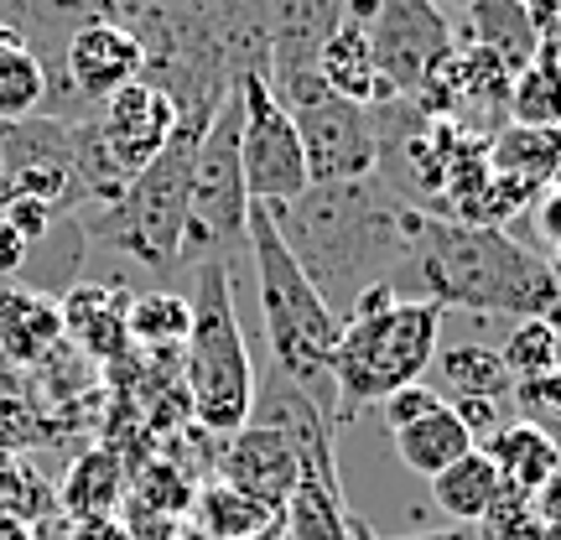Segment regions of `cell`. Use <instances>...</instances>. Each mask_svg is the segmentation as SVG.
<instances>
[{
    "label": "cell",
    "instance_id": "7a4b0ae2",
    "mask_svg": "<svg viewBox=\"0 0 561 540\" xmlns=\"http://www.w3.org/2000/svg\"><path fill=\"white\" fill-rule=\"evenodd\" d=\"M390 291L405 301H437L442 312L462 307V312L541 318L561 297V280L536 250L515 244L504 229L421 214L411 255L401 276L390 280Z\"/></svg>",
    "mask_w": 561,
    "mask_h": 540
},
{
    "label": "cell",
    "instance_id": "ab89813d",
    "mask_svg": "<svg viewBox=\"0 0 561 540\" xmlns=\"http://www.w3.org/2000/svg\"><path fill=\"white\" fill-rule=\"evenodd\" d=\"M0 540H37V525L11 515V509H0Z\"/></svg>",
    "mask_w": 561,
    "mask_h": 540
},
{
    "label": "cell",
    "instance_id": "ba28073f",
    "mask_svg": "<svg viewBox=\"0 0 561 540\" xmlns=\"http://www.w3.org/2000/svg\"><path fill=\"white\" fill-rule=\"evenodd\" d=\"M240 166L250 203H265V208H280V203L301 198L312 187L297 120L271 94L265 73H244L240 79Z\"/></svg>",
    "mask_w": 561,
    "mask_h": 540
},
{
    "label": "cell",
    "instance_id": "9a60e30c",
    "mask_svg": "<svg viewBox=\"0 0 561 540\" xmlns=\"http://www.w3.org/2000/svg\"><path fill=\"white\" fill-rule=\"evenodd\" d=\"M297 468H301L297 447L280 437V432L244 421L240 432L229 437V447H224L219 479L234 483V489H244V494H255L265 509H276L280 515V504H286L291 483H297Z\"/></svg>",
    "mask_w": 561,
    "mask_h": 540
},
{
    "label": "cell",
    "instance_id": "603a6c76",
    "mask_svg": "<svg viewBox=\"0 0 561 540\" xmlns=\"http://www.w3.org/2000/svg\"><path fill=\"white\" fill-rule=\"evenodd\" d=\"M432 375H437V390L442 401H468V395H479V401H510V390H515V375L504 369L500 348H489V343H458V348H447L432 359Z\"/></svg>",
    "mask_w": 561,
    "mask_h": 540
},
{
    "label": "cell",
    "instance_id": "7dc6e473",
    "mask_svg": "<svg viewBox=\"0 0 561 540\" xmlns=\"http://www.w3.org/2000/svg\"><path fill=\"white\" fill-rule=\"evenodd\" d=\"M5 458H11V452H0V468H5Z\"/></svg>",
    "mask_w": 561,
    "mask_h": 540
},
{
    "label": "cell",
    "instance_id": "3957f363",
    "mask_svg": "<svg viewBox=\"0 0 561 540\" xmlns=\"http://www.w3.org/2000/svg\"><path fill=\"white\" fill-rule=\"evenodd\" d=\"M244 250L255 255V297H261L271 359L286 380L301 384L333 416L339 411V390H333V348H339L343 328L339 312L301 276V265L291 261V250H286L265 203H250V214H244Z\"/></svg>",
    "mask_w": 561,
    "mask_h": 540
},
{
    "label": "cell",
    "instance_id": "d4e9b609",
    "mask_svg": "<svg viewBox=\"0 0 561 540\" xmlns=\"http://www.w3.org/2000/svg\"><path fill=\"white\" fill-rule=\"evenodd\" d=\"M468 5V32H473V47H489L494 58L510 62V73H520L525 62L536 58L541 47V32L525 11L520 0H462Z\"/></svg>",
    "mask_w": 561,
    "mask_h": 540
},
{
    "label": "cell",
    "instance_id": "30bf717a",
    "mask_svg": "<svg viewBox=\"0 0 561 540\" xmlns=\"http://www.w3.org/2000/svg\"><path fill=\"white\" fill-rule=\"evenodd\" d=\"M369 47L380 62V79L396 100H416L426 79L453 58V26L437 0H380L369 16Z\"/></svg>",
    "mask_w": 561,
    "mask_h": 540
},
{
    "label": "cell",
    "instance_id": "d6986e66",
    "mask_svg": "<svg viewBox=\"0 0 561 540\" xmlns=\"http://www.w3.org/2000/svg\"><path fill=\"white\" fill-rule=\"evenodd\" d=\"M280 530H286V540H354V515L343 504L339 462L301 458L297 483L280 504Z\"/></svg>",
    "mask_w": 561,
    "mask_h": 540
},
{
    "label": "cell",
    "instance_id": "bcb514c9",
    "mask_svg": "<svg viewBox=\"0 0 561 540\" xmlns=\"http://www.w3.org/2000/svg\"><path fill=\"white\" fill-rule=\"evenodd\" d=\"M551 182L561 187V125H557V172H551Z\"/></svg>",
    "mask_w": 561,
    "mask_h": 540
},
{
    "label": "cell",
    "instance_id": "52a82bcc",
    "mask_svg": "<svg viewBox=\"0 0 561 540\" xmlns=\"http://www.w3.org/2000/svg\"><path fill=\"white\" fill-rule=\"evenodd\" d=\"M244 166H240V83L224 94L214 120L193 146V187H187V265L208 255H234L244 244Z\"/></svg>",
    "mask_w": 561,
    "mask_h": 540
},
{
    "label": "cell",
    "instance_id": "6da1fadb",
    "mask_svg": "<svg viewBox=\"0 0 561 540\" xmlns=\"http://www.w3.org/2000/svg\"><path fill=\"white\" fill-rule=\"evenodd\" d=\"M271 219L301 276L343 322L369 286H390L401 276L421 208L369 172L354 182H312L301 198L271 208Z\"/></svg>",
    "mask_w": 561,
    "mask_h": 540
},
{
    "label": "cell",
    "instance_id": "60d3db41",
    "mask_svg": "<svg viewBox=\"0 0 561 540\" xmlns=\"http://www.w3.org/2000/svg\"><path fill=\"white\" fill-rule=\"evenodd\" d=\"M396 540H479V525H447V530H426V536H396Z\"/></svg>",
    "mask_w": 561,
    "mask_h": 540
},
{
    "label": "cell",
    "instance_id": "836d02e7",
    "mask_svg": "<svg viewBox=\"0 0 561 540\" xmlns=\"http://www.w3.org/2000/svg\"><path fill=\"white\" fill-rule=\"evenodd\" d=\"M510 401H515L520 421L541 426V432H551V437L561 441V369H541V375H525V380H515Z\"/></svg>",
    "mask_w": 561,
    "mask_h": 540
},
{
    "label": "cell",
    "instance_id": "f6af8a7d",
    "mask_svg": "<svg viewBox=\"0 0 561 540\" xmlns=\"http://www.w3.org/2000/svg\"><path fill=\"white\" fill-rule=\"evenodd\" d=\"M16 37H21L16 26H5V21H0V47H5V42H16Z\"/></svg>",
    "mask_w": 561,
    "mask_h": 540
},
{
    "label": "cell",
    "instance_id": "74e56055",
    "mask_svg": "<svg viewBox=\"0 0 561 540\" xmlns=\"http://www.w3.org/2000/svg\"><path fill=\"white\" fill-rule=\"evenodd\" d=\"M536 499V515L546 520V530H551V540H561V468L546 479L541 494H530Z\"/></svg>",
    "mask_w": 561,
    "mask_h": 540
},
{
    "label": "cell",
    "instance_id": "5bb4252c",
    "mask_svg": "<svg viewBox=\"0 0 561 540\" xmlns=\"http://www.w3.org/2000/svg\"><path fill=\"white\" fill-rule=\"evenodd\" d=\"M375 5H380V0H348L343 26L322 42V53H318V79L328 83L339 100L364 104V110L396 100V94H390V83L380 79L375 47H369V16H375Z\"/></svg>",
    "mask_w": 561,
    "mask_h": 540
},
{
    "label": "cell",
    "instance_id": "4dcf8cb0",
    "mask_svg": "<svg viewBox=\"0 0 561 540\" xmlns=\"http://www.w3.org/2000/svg\"><path fill=\"white\" fill-rule=\"evenodd\" d=\"M47 89H53V79H47V68H42L37 53L26 47V37L5 42V47H0V125L42 115Z\"/></svg>",
    "mask_w": 561,
    "mask_h": 540
},
{
    "label": "cell",
    "instance_id": "8d00e7d4",
    "mask_svg": "<svg viewBox=\"0 0 561 540\" xmlns=\"http://www.w3.org/2000/svg\"><path fill=\"white\" fill-rule=\"evenodd\" d=\"M68 540H136V536H130V525L121 515H104V520H73Z\"/></svg>",
    "mask_w": 561,
    "mask_h": 540
},
{
    "label": "cell",
    "instance_id": "5b68a950",
    "mask_svg": "<svg viewBox=\"0 0 561 540\" xmlns=\"http://www.w3.org/2000/svg\"><path fill=\"white\" fill-rule=\"evenodd\" d=\"M193 328L182 343V375H187V405L193 421L214 437H234L250 421L255 401V369L234 312V271L224 255L193 265Z\"/></svg>",
    "mask_w": 561,
    "mask_h": 540
},
{
    "label": "cell",
    "instance_id": "7bdbcfd3",
    "mask_svg": "<svg viewBox=\"0 0 561 540\" xmlns=\"http://www.w3.org/2000/svg\"><path fill=\"white\" fill-rule=\"evenodd\" d=\"M354 540H380V536H375V525L369 520H354Z\"/></svg>",
    "mask_w": 561,
    "mask_h": 540
},
{
    "label": "cell",
    "instance_id": "e575fe53",
    "mask_svg": "<svg viewBox=\"0 0 561 540\" xmlns=\"http://www.w3.org/2000/svg\"><path fill=\"white\" fill-rule=\"evenodd\" d=\"M442 395L432 390V384H405V390H396V395H385L380 401V416H385V432H401V426H411L416 416H426V411H437Z\"/></svg>",
    "mask_w": 561,
    "mask_h": 540
},
{
    "label": "cell",
    "instance_id": "f1b7e54d",
    "mask_svg": "<svg viewBox=\"0 0 561 540\" xmlns=\"http://www.w3.org/2000/svg\"><path fill=\"white\" fill-rule=\"evenodd\" d=\"M483 157H489L494 177H510V182H520V187H530V193H541L546 182H551V172H557V130L504 125L483 146Z\"/></svg>",
    "mask_w": 561,
    "mask_h": 540
},
{
    "label": "cell",
    "instance_id": "83f0119b",
    "mask_svg": "<svg viewBox=\"0 0 561 540\" xmlns=\"http://www.w3.org/2000/svg\"><path fill=\"white\" fill-rule=\"evenodd\" d=\"M500 494H504V479H500V468L489 462L483 447L462 452L453 468H442L437 479H432V499H437L458 525H479Z\"/></svg>",
    "mask_w": 561,
    "mask_h": 540
},
{
    "label": "cell",
    "instance_id": "8992f818",
    "mask_svg": "<svg viewBox=\"0 0 561 540\" xmlns=\"http://www.w3.org/2000/svg\"><path fill=\"white\" fill-rule=\"evenodd\" d=\"M437 301L396 297L380 312L343 318L339 348H333V390H339L333 421L348 426L364 405H380L405 384H421V375H432V359H437Z\"/></svg>",
    "mask_w": 561,
    "mask_h": 540
},
{
    "label": "cell",
    "instance_id": "f546056e",
    "mask_svg": "<svg viewBox=\"0 0 561 540\" xmlns=\"http://www.w3.org/2000/svg\"><path fill=\"white\" fill-rule=\"evenodd\" d=\"M125 328H130V348H146V354L172 359L182 343H187L193 301L178 297V291H140V297H130V307H125Z\"/></svg>",
    "mask_w": 561,
    "mask_h": 540
},
{
    "label": "cell",
    "instance_id": "ee69618b",
    "mask_svg": "<svg viewBox=\"0 0 561 540\" xmlns=\"http://www.w3.org/2000/svg\"><path fill=\"white\" fill-rule=\"evenodd\" d=\"M250 540H286V530H280V520H276V525H265L261 536H250Z\"/></svg>",
    "mask_w": 561,
    "mask_h": 540
},
{
    "label": "cell",
    "instance_id": "1f68e13d",
    "mask_svg": "<svg viewBox=\"0 0 561 540\" xmlns=\"http://www.w3.org/2000/svg\"><path fill=\"white\" fill-rule=\"evenodd\" d=\"M557 354H561V338L541 318H515V328H510V338H504V348H500L504 369H510L515 380L541 375V369H557Z\"/></svg>",
    "mask_w": 561,
    "mask_h": 540
},
{
    "label": "cell",
    "instance_id": "ac0fdd59",
    "mask_svg": "<svg viewBox=\"0 0 561 540\" xmlns=\"http://www.w3.org/2000/svg\"><path fill=\"white\" fill-rule=\"evenodd\" d=\"M62 307L47 291L16 286V280H0V359L32 375L47 354L62 348Z\"/></svg>",
    "mask_w": 561,
    "mask_h": 540
},
{
    "label": "cell",
    "instance_id": "4316f807",
    "mask_svg": "<svg viewBox=\"0 0 561 540\" xmlns=\"http://www.w3.org/2000/svg\"><path fill=\"white\" fill-rule=\"evenodd\" d=\"M510 120L530 125V130H557L561 125V37H541L536 58L515 73Z\"/></svg>",
    "mask_w": 561,
    "mask_h": 540
},
{
    "label": "cell",
    "instance_id": "7402d4cb",
    "mask_svg": "<svg viewBox=\"0 0 561 540\" xmlns=\"http://www.w3.org/2000/svg\"><path fill=\"white\" fill-rule=\"evenodd\" d=\"M83 261H89V234H83L79 214H62V219L47 229V240H37L32 250H26L16 286H32V291L62 297V291H73V286H79Z\"/></svg>",
    "mask_w": 561,
    "mask_h": 540
},
{
    "label": "cell",
    "instance_id": "e0dca14e",
    "mask_svg": "<svg viewBox=\"0 0 561 540\" xmlns=\"http://www.w3.org/2000/svg\"><path fill=\"white\" fill-rule=\"evenodd\" d=\"M250 421L255 426H271V432H280V437L297 447V458L307 462H339V452H333V416L322 411L301 384H291L280 369H271L261 384H255V401H250Z\"/></svg>",
    "mask_w": 561,
    "mask_h": 540
},
{
    "label": "cell",
    "instance_id": "f35d334b",
    "mask_svg": "<svg viewBox=\"0 0 561 540\" xmlns=\"http://www.w3.org/2000/svg\"><path fill=\"white\" fill-rule=\"evenodd\" d=\"M541 229H546V240L551 244H561V187L541 198Z\"/></svg>",
    "mask_w": 561,
    "mask_h": 540
},
{
    "label": "cell",
    "instance_id": "8fae6325",
    "mask_svg": "<svg viewBox=\"0 0 561 540\" xmlns=\"http://www.w3.org/2000/svg\"><path fill=\"white\" fill-rule=\"evenodd\" d=\"M73 125L79 120H53V115H32V120L0 125V193H26L79 214V172H73Z\"/></svg>",
    "mask_w": 561,
    "mask_h": 540
},
{
    "label": "cell",
    "instance_id": "44dd1931",
    "mask_svg": "<svg viewBox=\"0 0 561 540\" xmlns=\"http://www.w3.org/2000/svg\"><path fill=\"white\" fill-rule=\"evenodd\" d=\"M489 462L500 468L504 489H520V494H541L546 479L561 468V441L530 421H504L494 437L483 441Z\"/></svg>",
    "mask_w": 561,
    "mask_h": 540
},
{
    "label": "cell",
    "instance_id": "484cf974",
    "mask_svg": "<svg viewBox=\"0 0 561 540\" xmlns=\"http://www.w3.org/2000/svg\"><path fill=\"white\" fill-rule=\"evenodd\" d=\"M276 520V509H265L255 494H244L224 479L198 483V494H193V525H198L203 540H250Z\"/></svg>",
    "mask_w": 561,
    "mask_h": 540
},
{
    "label": "cell",
    "instance_id": "d6a6232c",
    "mask_svg": "<svg viewBox=\"0 0 561 540\" xmlns=\"http://www.w3.org/2000/svg\"><path fill=\"white\" fill-rule=\"evenodd\" d=\"M479 540H551L546 520L536 515V499L520 489H504L479 520Z\"/></svg>",
    "mask_w": 561,
    "mask_h": 540
},
{
    "label": "cell",
    "instance_id": "ffe728a7",
    "mask_svg": "<svg viewBox=\"0 0 561 540\" xmlns=\"http://www.w3.org/2000/svg\"><path fill=\"white\" fill-rule=\"evenodd\" d=\"M130 494V473L115 447H83L79 458L68 462V473L58 483V515L73 520H104L115 515Z\"/></svg>",
    "mask_w": 561,
    "mask_h": 540
},
{
    "label": "cell",
    "instance_id": "d590c367",
    "mask_svg": "<svg viewBox=\"0 0 561 540\" xmlns=\"http://www.w3.org/2000/svg\"><path fill=\"white\" fill-rule=\"evenodd\" d=\"M447 405H453V416L468 426L473 447H483V441L504 426V401H479V395H468V401H447Z\"/></svg>",
    "mask_w": 561,
    "mask_h": 540
},
{
    "label": "cell",
    "instance_id": "7c38bea8",
    "mask_svg": "<svg viewBox=\"0 0 561 540\" xmlns=\"http://www.w3.org/2000/svg\"><path fill=\"white\" fill-rule=\"evenodd\" d=\"M348 16V0H265V79L280 104L307 94L318 79V53Z\"/></svg>",
    "mask_w": 561,
    "mask_h": 540
},
{
    "label": "cell",
    "instance_id": "b9f144b4",
    "mask_svg": "<svg viewBox=\"0 0 561 540\" xmlns=\"http://www.w3.org/2000/svg\"><path fill=\"white\" fill-rule=\"evenodd\" d=\"M541 322H546V328H551V333H557V338H561V297H557V301H551V307H546V312H541Z\"/></svg>",
    "mask_w": 561,
    "mask_h": 540
},
{
    "label": "cell",
    "instance_id": "277c9868",
    "mask_svg": "<svg viewBox=\"0 0 561 540\" xmlns=\"http://www.w3.org/2000/svg\"><path fill=\"white\" fill-rule=\"evenodd\" d=\"M203 125H178V136L140 166L130 187L104 208H83L79 223L89 244L130 255L151 276H178L187 265V187H193V146Z\"/></svg>",
    "mask_w": 561,
    "mask_h": 540
},
{
    "label": "cell",
    "instance_id": "cb8c5ba5",
    "mask_svg": "<svg viewBox=\"0 0 561 540\" xmlns=\"http://www.w3.org/2000/svg\"><path fill=\"white\" fill-rule=\"evenodd\" d=\"M390 441H396V452H401L405 468H411V473H421V479H437L442 468H453L462 452H473L468 426L453 416V405H447V401H442L437 411L416 416L411 426H401V432H390Z\"/></svg>",
    "mask_w": 561,
    "mask_h": 540
},
{
    "label": "cell",
    "instance_id": "9c48e42d",
    "mask_svg": "<svg viewBox=\"0 0 561 540\" xmlns=\"http://www.w3.org/2000/svg\"><path fill=\"white\" fill-rule=\"evenodd\" d=\"M286 110L297 120L301 157H307V177L312 182H354L380 166V136H375V115L364 104L339 100L328 83H312Z\"/></svg>",
    "mask_w": 561,
    "mask_h": 540
},
{
    "label": "cell",
    "instance_id": "4fadbf2b",
    "mask_svg": "<svg viewBox=\"0 0 561 540\" xmlns=\"http://www.w3.org/2000/svg\"><path fill=\"white\" fill-rule=\"evenodd\" d=\"M178 125H182V115H178V104H172V94H167L161 83H151L146 73H140L136 83L115 89V94L94 110V136H100L104 157L115 161V172H121L125 182L136 177L140 166L178 136Z\"/></svg>",
    "mask_w": 561,
    "mask_h": 540
},
{
    "label": "cell",
    "instance_id": "c3c4849f",
    "mask_svg": "<svg viewBox=\"0 0 561 540\" xmlns=\"http://www.w3.org/2000/svg\"><path fill=\"white\" fill-rule=\"evenodd\" d=\"M557 369H561V354H557Z\"/></svg>",
    "mask_w": 561,
    "mask_h": 540
},
{
    "label": "cell",
    "instance_id": "2e32d148",
    "mask_svg": "<svg viewBox=\"0 0 561 540\" xmlns=\"http://www.w3.org/2000/svg\"><path fill=\"white\" fill-rule=\"evenodd\" d=\"M58 307H62V338L73 343L89 364H115L130 354V328H125L130 291L110 286V280H79L73 291L58 297Z\"/></svg>",
    "mask_w": 561,
    "mask_h": 540
}]
</instances>
